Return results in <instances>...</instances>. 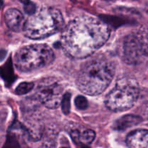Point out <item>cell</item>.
<instances>
[{
	"instance_id": "cell-10",
	"label": "cell",
	"mask_w": 148,
	"mask_h": 148,
	"mask_svg": "<svg viewBox=\"0 0 148 148\" xmlns=\"http://www.w3.org/2000/svg\"><path fill=\"white\" fill-rule=\"evenodd\" d=\"M69 134L73 141L80 145H89L95 138V133L92 130L80 131L78 129H73L69 132Z\"/></svg>"
},
{
	"instance_id": "cell-14",
	"label": "cell",
	"mask_w": 148,
	"mask_h": 148,
	"mask_svg": "<svg viewBox=\"0 0 148 148\" xmlns=\"http://www.w3.org/2000/svg\"><path fill=\"white\" fill-rule=\"evenodd\" d=\"M70 98L71 95L69 92H66L63 95V98H62V111L65 114H68L69 111H70Z\"/></svg>"
},
{
	"instance_id": "cell-1",
	"label": "cell",
	"mask_w": 148,
	"mask_h": 148,
	"mask_svg": "<svg viewBox=\"0 0 148 148\" xmlns=\"http://www.w3.org/2000/svg\"><path fill=\"white\" fill-rule=\"evenodd\" d=\"M110 36L111 27L106 22L91 16H79L64 27L61 45L69 56L84 59L102 47Z\"/></svg>"
},
{
	"instance_id": "cell-6",
	"label": "cell",
	"mask_w": 148,
	"mask_h": 148,
	"mask_svg": "<svg viewBox=\"0 0 148 148\" xmlns=\"http://www.w3.org/2000/svg\"><path fill=\"white\" fill-rule=\"evenodd\" d=\"M63 87L53 78H45L39 82L35 92L38 101L48 108H56L62 104Z\"/></svg>"
},
{
	"instance_id": "cell-9",
	"label": "cell",
	"mask_w": 148,
	"mask_h": 148,
	"mask_svg": "<svg viewBox=\"0 0 148 148\" xmlns=\"http://www.w3.org/2000/svg\"><path fill=\"white\" fill-rule=\"evenodd\" d=\"M127 145L130 147H148V130H137L127 137Z\"/></svg>"
},
{
	"instance_id": "cell-12",
	"label": "cell",
	"mask_w": 148,
	"mask_h": 148,
	"mask_svg": "<svg viewBox=\"0 0 148 148\" xmlns=\"http://www.w3.org/2000/svg\"><path fill=\"white\" fill-rule=\"evenodd\" d=\"M135 36L143 54L148 56V27H141L135 33Z\"/></svg>"
},
{
	"instance_id": "cell-15",
	"label": "cell",
	"mask_w": 148,
	"mask_h": 148,
	"mask_svg": "<svg viewBox=\"0 0 148 148\" xmlns=\"http://www.w3.org/2000/svg\"><path fill=\"white\" fill-rule=\"evenodd\" d=\"M75 106L77 107V108L79 110H85L88 106V100L86 99V98L82 95H78L75 100Z\"/></svg>"
},
{
	"instance_id": "cell-5",
	"label": "cell",
	"mask_w": 148,
	"mask_h": 148,
	"mask_svg": "<svg viewBox=\"0 0 148 148\" xmlns=\"http://www.w3.org/2000/svg\"><path fill=\"white\" fill-rule=\"evenodd\" d=\"M140 88L137 81L124 77L119 79L115 87L107 95L105 104L112 111L121 112L130 109L138 99Z\"/></svg>"
},
{
	"instance_id": "cell-17",
	"label": "cell",
	"mask_w": 148,
	"mask_h": 148,
	"mask_svg": "<svg viewBox=\"0 0 148 148\" xmlns=\"http://www.w3.org/2000/svg\"><path fill=\"white\" fill-rule=\"evenodd\" d=\"M20 1H21V2H23L24 4H27V3H28L29 1H30V0H20Z\"/></svg>"
},
{
	"instance_id": "cell-8",
	"label": "cell",
	"mask_w": 148,
	"mask_h": 148,
	"mask_svg": "<svg viewBox=\"0 0 148 148\" xmlns=\"http://www.w3.org/2000/svg\"><path fill=\"white\" fill-rule=\"evenodd\" d=\"M4 19L7 27L13 31H20L23 27L24 17L21 12L17 9H8L4 14Z\"/></svg>"
},
{
	"instance_id": "cell-13",
	"label": "cell",
	"mask_w": 148,
	"mask_h": 148,
	"mask_svg": "<svg viewBox=\"0 0 148 148\" xmlns=\"http://www.w3.org/2000/svg\"><path fill=\"white\" fill-rule=\"evenodd\" d=\"M34 87L33 82H23L20 83L16 88V93L18 95H24L30 92Z\"/></svg>"
},
{
	"instance_id": "cell-2",
	"label": "cell",
	"mask_w": 148,
	"mask_h": 148,
	"mask_svg": "<svg viewBox=\"0 0 148 148\" xmlns=\"http://www.w3.org/2000/svg\"><path fill=\"white\" fill-rule=\"evenodd\" d=\"M115 70L114 63L107 58H92L83 65L78 75V88L86 95L101 94L112 82Z\"/></svg>"
},
{
	"instance_id": "cell-16",
	"label": "cell",
	"mask_w": 148,
	"mask_h": 148,
	"mask_svg": "<svg viewBox=\"0 0 148 148\" xmlns=\"http://www.w3.org/2000/svg\"><path fill=\"white\" fill-rule=\"evenodd\" d=\"M24 9H25V12L27 13V14H28L29 15H30V14H33V13L36 12V5H35L33 3L30 2V1H29L28 3H27V4H25V7H24Z\"/></svg>"
},
{
	"instance_id": "cell-3",
	"label": "cell",
	"mask_w": 148,
	"mask_h": 148,
	"mask_svg": "<svg viewBox=\"0 0 148 148\" xmlns=\"http://www.w3.org/2000/svg\"><path fill=\"white\" fill-rule=\"evenodd\" d=\"M64 19L57 9L43 8L29 15L23 25V33L30 39H43L64 29Z\"/></svg>"
},
{
	"instance_id": "cell-11",
	"label": "cell",
	"mask_w": 148,
	"mask_h": 148,
	"mask_svg": "<svg viewBox=\"0 0 148 148\" xmlns=\"http://www.w3.org/2000/svg\"><path fill=\"white\" fill-rule=\"evenodd\" d=\"M143 119L137 115L129 114L115 121L114 125V130L119 131H124L127 129L137 125L142 122Z\"/></svg>"
},
{
	"instance_id": "cell-7",
	"label": "cell",
	"mask_w": 148,
	"mask_h": 148,
	"mask_svg": "<svg viewBox=\"0 0 148 148\" xmlns=\"http://www.w3.org/2000/svg\"><path fill=\"white\" fill-rule=\"evenodd\" d=\"M121 49L122 59L128 64H137L141 62L144 56L137 43L135 33L126 36L123 40Z\"/></svg>"
},
{
	"instance_id": "cell-4",
	"label": "cell",
	"mask_w": 148,
	"mask_h": 148,
	"mask_svg": "<svg viewBox=\"0 0 148 148\" xmlns=\"http://www.w3.org/2000/svg\"><path fill=\"white\" fill-rule=\"evenodd\" d=\"M53 50L46 44H32L19 49L14 55V64L22 72H30L46 67L54 60Z\"/></svg>"
}]
</instances>
